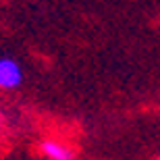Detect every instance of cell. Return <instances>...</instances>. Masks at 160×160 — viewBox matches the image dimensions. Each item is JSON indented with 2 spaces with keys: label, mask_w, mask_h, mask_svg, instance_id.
<instances>
[{
  "label": "cell",
  "mask_w": 160,
  "mask_h": 160,
  "mask_svg": "<svg viewBox=\"0 0 160 160\" xmlns=\"http://www.w3.org/2000/svg\"><path fill=\"white\" fill-rule=\"evenodd\" d=\"M0 123H2V117H0Z\"/></svg>",
  "instance_id": "cell-3"
},
{
  "label": "cell",
  "mask_w": 160,
  "mask_h": 160,
  "mask_svg": "<svg viewBox=\"0 0 160 160\" xmlns=\"http://www.w3.org/2000/svg\"><path fill=\"white\" fill-rule=\"evenodd\" d=\"M40 152L46 160H75V150L58 139H44L40 143Z\"/></svg>",
  "instance_id": "cell-2"
},
{
  "label": "cell",
  "mask_w": 160,
  "mask_h": 160,
  "mask_svg": "<svg viewBox=\"0 0 160 160\" xmlns=\"http://www.w3.org/2000/svg\"><path fill=\"white\" fill-rule=\"evenodd\" d=\"M158 160H160V154H158Z\"/></svg>",
  "instance_id": "cell-4"
},
{
  "label": "cell",
  "mask_w": 160,
  "mask_h": 160,
  "mask_svg": "<svg viewBox=\"0 0 160 160\" xmlns=\"http://www.w3.org/2000/svg\"><path fill=\"white\" fill-rule=\"evenodd\" d=\"M23 83V69L15 58H0V89H17Z\"/></svg>",
  "instance_id": "cell-1"
}]
</instances>
